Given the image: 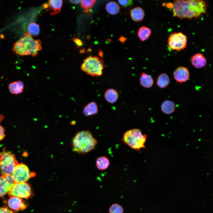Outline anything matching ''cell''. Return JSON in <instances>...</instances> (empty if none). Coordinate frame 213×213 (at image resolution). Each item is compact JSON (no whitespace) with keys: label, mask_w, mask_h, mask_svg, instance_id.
<instances>
[{"label":"cell","mask_w":213,"mask_h":213,"mask_svg":"<svg viewBox=\"0 0 213 213\" xmlns=\"http://www.w3.org/2000/svg\"><path fill=\"white\" fill-rule=\"evenodd\" d=\"M172 10L173 16L180 19L197 18L205 14L206 3L202 0H175L173 2L163 4Z\"/></svg>","instance_id":"1"},{"label":"cell","mask_w":213,"mask_h":213,"mask_svg":"<svg viewBox=\"0 0 213 213\" xmlns=\"http://www.w3.org/2000/svg\"><path fill=\"white\" fill-rule=\"evenodd\" d=\"M41 44L39 39H33L27 32L14 43L12 50L15 54L21 56L31 55L35 57L42 49Z\"/></svg>","instance_id":"2"},{"label":"cell","mask_w":213,"mask_h":213,"mask_svg":"<svg viewBox=\"0 0 213 213\" xmlns=\"http://www.w3.org/2000/svg\"><path fill=\"white\" fill-rule=\"evenodd\" d=\"M98 141L89 130H82L78 132L72 141V151L80 154L88 153L95 149Z\"/></svg>","instance_id":"3"},{"label":"cell","mask_w":213,"mask_h":213,"mask_svg":"<svg viewBox=\"0 0 213 213\" xmlns=\"http://www.w3.org/2000/svg\"><path fill=\"white\" fill-rule=\"evenodd\" d=\"M146 135L138 128L128 130L123 134L122 140L126 145L137 151L145 148Z\"/></svg>","instance_id":"4"},{"label":"cell","mask_w":213,"mask_h":213,"mask_svg":"<svg viewBox=\"0 0 213 213\" xmlns=\"http://www.w3.org/2000/svg\"><path fill=\"white\" fill-rule=\"evenodd\" d=\"M104 67L102 59L97 56L90 55L84 59L80 69L88 75L98 77L102 75Z\"/></svg>","instance_id":"5"},{"label":"cell","mask_w":213,"mask_h":213,"mask_svg":"<svg viewBox=\"0 0 213 213\" xmlns=\"http://www.w3.org/2000/svg\"><path fill=\"white\" fill-rule=\"evenodd\" d=\"M18 163L14 154L5 150L1 152L0 153V175H11Z\"/></svg>","instance_id":"6"},{"label":"cell","mask_w":213,"mask_h":213,"mask_svg":"<svg viewBox=\"0 0 213 213\" xmlns=\"http://www.w3.org/2000/svg\"><path fill=\"white\" fill-rule=\"evenodd\" d=\"M10 197L16 196L28 199L33 196V191L31 185L27 182L15 183L8 193Z\"/></svg>","instance_id":"7"},{"label":"cell","mask_w":213,"mask_h":213,"mask_svg":"<svg viewBox=\"0 0 213 213\" xmlns=\"http://www.w3.org/2000/svg\"><path fill=\"white\" fill-rule=\"evenodd\" d=\"M35 175V173L30 172L27 166L21 163L16 165L11 176L15 183H22L27 182Z\"/></svg>","instance_id":"8"},{"label":"cell","mask_w":213,"mask_h":213,"mask_svg":"<svg viewBox=\"0 0 213 213\" xmlns=\"http://www.w3.org/2000/svg\"><path fill=\"white\" fill-rule=\"evenodd\" d=\"M187 42V37L185 35L180 32H175L170 35L168 44L171 50L179 51L186 48Z\"/></svg>","instance_id":"9"},{"label":"cell","mask_w":213,"mask_h":213,"mask_svg":"<svg viewBox=\"0 0 213 213\" xmlns=\"http://www.w3.org/2000/svg\"><path fill=\"white\" fill-rule=\"evenodd\" d=\"M15 182L11 175H4L0 176V198L8 193Z\"/></svg>","instance_id":"10"},{"label":"cell","mask_w":213,"mask_h":213,"mask_svg":"<svg viewBox=\"0 0 213 213\" xmlns=\"http://www.w3.org/2000/svg\"><path fill=\"white\" fill-rule=\"evenodd\" d=\"M7 205L12 210L22 211L26 209L27 205L22 198L16 197H10L7 201Z\"/></svg>","instance_id":"11"},{"label":"cell","mask_w":213,"mask_h":213,"mask_svg":"<svg viewBox=\"0 0 213 213\" xmlns=\"http://www.w3.org/2000/svg\"><path fill=\"white\" fill-rule=\"evenodd\" d=\"M175 80L179 83L187 81L190 77V73L188 69L185 67L181 66L177 68L173 72Z\"/></svg>","instance_id":"12"},{"label":"cell","mask_w":213,"mask_h":213,"mask_svg":"<svg viewBox=\"0 0 213 213\" xmlns=\"http://www.w3.org/2000/svg\"><path fill=\"white\" fill-rule=\"evenodd\" d=\"M191 64L195 68L200 69L206 64V60L204 55L200 53H197L192 57L190 59Z\"/></svg>","instance_id":"13"},{"label":"cell","mask_w":213,"mask_h":213,"mask_svg":"<svg viewBox=\"0 0 213 213\" xmlns=\"http://www.w3.org/2000/svg\"><path fill=\"white\" fill-rule=\"evenodd\" d=\"M145 12L140 7H136L132 9L130 11L131 17L135 22H140L142 20L145 16Z\"/></svg>","instance_id":"14"},{"label":"cell","mask_w":213,"mask_h":213,"mask_svg":"<svg viewBox=\"0 0 213 213\" xmlns=\"http://www.w3.org/2000/svg\"><path fill=\"white\" fill-rule=\"evenodd\" d=\"M154 80L150 75L142 72L140 78V84L143 88H150L154 84Z\"/></svg>","instance_id":"15"},{"label":"cell","mask_w":213,"mask_h":213,"mask_svg":"<svg viewBox=\"0 0 213 213\" xmlns=\"http://www.w3.org/2000/svg\"><path fill=\"white\" fill-rule=\"evenodd\" d=\"M10 92L13 94H18L22 93L24 89V84L20 80L14 81L8 86Z\"/></svg>","instance_id":"16"},{"label":"cell","mask_w":213,"mask_h":213,"mask_svg":"<svg viewBox=\"0 0 213 213\" xmlns=\"http://www.w3.org/2000/svg\"><path fill=\"white\" fill-rule=\"evenodd\" d=\"M63 4V1L61 0H49L48 1V6L51 11V15L57 14L61 10Z\"/></svg>","instance_id":"17"},{"label":"cell","mask_w":213,"mask_h":213,"mask_svg":"<svg viewBox=\"0 0 213 213\" xmlns=\"http://www.w3.org/2000/svg\"><path fill=\"white\" fill-rule=\"evenodd\" d=\"M104 97L107 102L113 104L115 103L118 99V93L116 90L113 88H109L105 91Z\"/></svg>","instance_id":"18"},{"label":"cell","mask_w":213,"mask_h":213,"mask_svg":"<svg viewBox=\"0 0 213 213\" xmlns=\"http://www.w3.org/2000/svg\"><path fill=\"white\" fill-rule=\"evenodd\" d=\"M161 108L163 113L166 114H170L173 113L175 111V105L173 101L166 100L162 104Z\"/></svg>","instance_id":"19"},{"label":"cell","mask_w":213,"mask_h":213,"mask_svg":"<svg viewBox=\"0 0 213 213\" xmlns=\"http://www.w3.org/2000/svg\"><path fill=\"white\" fill-rule=\"evenodd\" d=\"M98 109L97 104L95 102L89 103L84 107L83 113L86 116L93 115L97 114Z\"/></svg>","instance_id":"20"},{"label":"cell","mask_w":213,"mask_h":213,"mask_svg":"<svg viewBox=\"0 0 213 213\" xmlns=\"http://www.w3.org/2000/svg\"><path fill=\"white\" fill-rule=\"evenodd\" d=\"M170 82V79L168 75L165 73H162L158 76L156 84L160 88H164L169 85Z\"/></svg>","instance_id":"21"},{"label":"cell","mask_w":213,"mask_h":213,"mask_svg":"<svg viewBox=\"0 0 213 213\" xmlns=\"http://www.w3.org/2000/svg\"><path fill=\"white\" fill-rule=\"evenodd\" d=\"M96 165L97 169L101 170H106L109 167L110 161L106 156H101L98 157L96 161Z\"/></svg>","instance_id":"22"},{"label":"cell","mask_w":213,"mask_h":213,"mask_svg":"<svg viewBox=\"0 0 213 213\" xmlns=\"http://www.w3.org/2000/svg\"><path fill=\"white\" fill-rule=\"evenodd\" d=\"M151 33V30L149 28L143 26L138 29V34L141 41H144L149 38Z\"/></svg>","instance_id":"23"},{"label":"cell","mask_w":213,"mask_h":213,"mask_svg":"<svg viewBox=\"0 0 213 213\" xmlns=\"http://www.w3.org/2000/svg\"><path fill=\"white\" fill-rule=\"evenodd\" d=\"M106 9L110 14L114 15L117 14L119 12L120 7L118 4L113 1H111L106 4Z\"/></svg>","instance_id":"24"},{"label":"cell","mask_w":213,"mask_h":213,"mask_svg":"<svg viewBox=\"0 0 213 213\" xmlns=\"http://www.w3.org/2000/svg\"><path fill=\"white\" fill-rule=\"evenodd\" d=\"M27 29V32L32 36H38L40 33L39 25L34 22L29 23Z\"/></svg>","instance_id":"25"},{"label":"cell","mask_w":213,"mask_h":213,"mask_svg":"<svg viewBox=\"0 0 213 213\" xmlns=\"http://www.w3.org/2000/svg\"><path fill=\"white\" fill-rule=\"evenodd\" d=\"M96 1L95 0H81V6L82 7L85 9V12H88L89 10L93 6Z\"/></svg>","instance_id":"26"},{"label":"cell","mask_w":213,"mask_h":213,"mask_svg":"<svg viewBox=\"0 0 213 213\" xmlns=\"http://www.w3.org/2000/svg\"><path fill=\"white\" fill-rule=\"evenodd\" d=\"M109 213H123L124 209L120 204L114 203L109 207Z\"/></svg>","instance_id":"27"},{"label":"cell","mask_w":213,"mask_h":213,"mask_svg":"<svg viewBox=\"0 0 213 213\" xmlns=\"http://www.w3.org/2000/svg\"><path fill=\"white\" fill-rule=\"evenodd\" d=\"M118 2L120 5L125 7L131 6L133 3L131 0H118Z\"/></svg>","instance_id":"28"},{"label":"cell","mask_w":213,"mask_h":213,"mask_svg":"<svg viewBox=\"0 0 213 213\" xmlns=\"http://www.w3.org/2000/svg\"><path fill=\"white\" fill-rule=\"evenodd\" d=\"M0 213H14L13 211L7 206H0Z\"/></svg>","instance_id":"29"},{"label":"cell","mask_w":213,"mask_h":213,"mask_svg":"<svg viewBox=\"0 0 213 213\" xmlns=\"http://www.w3.org/2000/svg\"><path fill=\"white\" fill-rule=\"evenodd\" d=\"M5 130L4 128L0 125V141L4 139L5 136Z\"/></svg>","instance_id":"30"},{"label":"cell","mask_w":213,"mask_h":213,"mask_svg":"<svg viewBox=\"0 0 213 213\" xmlns=\"http://www.w3.org/2000/svg\"><path fill=\"white\" fill-rule=\"evenodd\" d=\"M73 40L78 46H81L83 45L82 41L79 39L75 38Z\"/></svg>","instance_id":"31"},{"label":"cell","mask_w":213,"mask_h":213,"mask_svg":"<svg viewBox=\"0 0 213 213\" xmlns=\"http://www.w3.org/2000/svg\"><path fill=\"white\" fill-rule=\"evenodd\" d=\"M69 1L72 3L74 4H78L81 3L80 0H70Z\"/></svg>","instance_id":"32"},{"label":"cell","mask_w":213,"mask_h":213,"mask_svg":"<svg viewBox=\"0 0 213 213\" xmlns=\"http://www.w3.org/2000/svg\"><path fill=\"white\" fill-rule=\"evenodd\" d=\"M119 41L122 43L124 42L126 40V38L121 36L119 39Z\"/></svg>","instance_id":"33"},{"label":"cell","mask_w":213,"mask_h":213,"mask_svg":"<svg viewBox=\"0 0 213 213\" xmlns=\"http://www.w3.org/2000/svg\"><path fill=\"white\" fill-rule=\"evenodd\" d=\"M4 118V117L3 115H0V123L2 121Z\"/></svg>","instance_id":"34"}]
</instances>
